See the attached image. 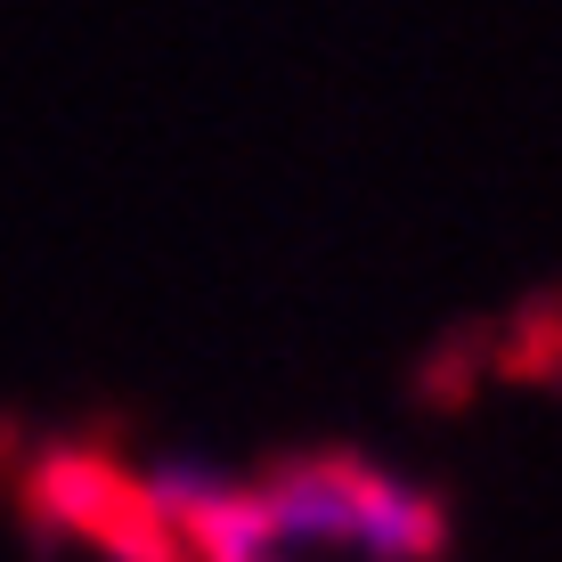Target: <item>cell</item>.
<instances>
[{"label": "cell", "instance_id": "obj_1", "mask_svg": "<svg viewBox=\"0 0 562 562\" xmlns=\"http://www.w3.org/2000/svg\"><path fill=\"white\" fill-rule=\"evenodd\" d=\"M155 562H440L449 506L408 464L302 449L278 464L164 457L90 481Z\"/></svg>", "mask_w": 562, "mask_h": 562}]
</instances>
